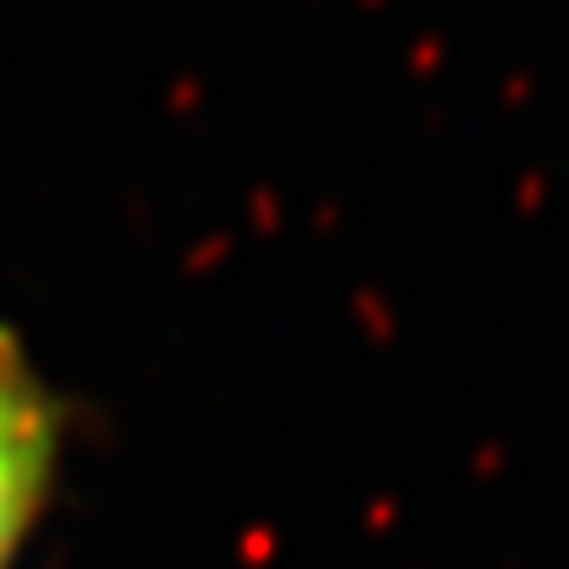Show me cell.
<instances>
[{"label":"cell","instance_id":"1","mask_svg":"<svg viewBox=\"0 0 569 569\" xmlns=\"http://www.w3.org/2000/svg\"><path fill=\"white\" fill-rule=\"evenodd\" d=\"M59 465V417L27 369L0 353V569L32 538Z\"/></svg>","mask_w":569,"mask_h":569}]
</instances>
